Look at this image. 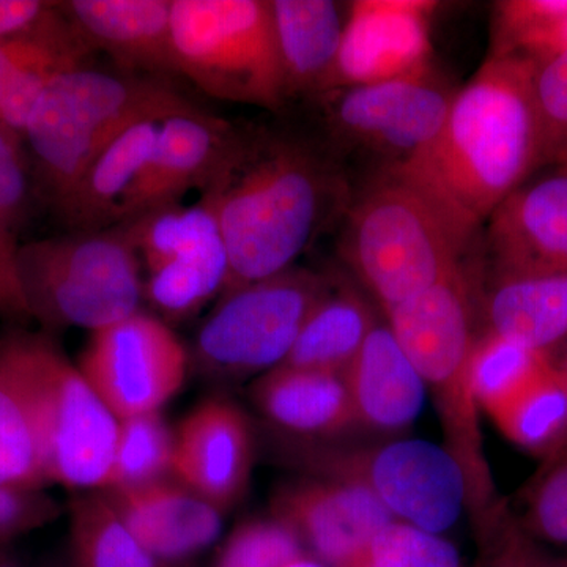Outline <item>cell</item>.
<instances>
[{
	"label": "cell",
	"mask_w": 567,
	"mask_h": 567,
	"mask_svg": "<svg viewBox=\"0 0 567 567\" xmlns=\"http://www.w3.org/2000/svg\"><path fill=\"white\" fill-rule=\"evenodd\" d=\"M59 2L0 0V40L25 35L43 28L58 13Z\"/></svg>",
	"instance_id": "cell-41"
},
{
	"label": "cell",
	"mask_w": 567,
	"mask_h": 567,
	"mask_svg": "<svg viewBox=\"0 0 567 567\" xmlns=\"http://www.w3.org/2000/svg\"><path fill=\"white\" fill-rule=\"evenodd\" d=\"M178 76L221 102L286 104L271 0H173Z\"/></svg>",
	"instance_id": "cell-8"
},
{
	"label": "cell",
	"mask_w": 567,
	"mask_h": 567,
	"mask_svg": "<svg viewBox=\"0 0 567 567\" xmlns=\"http://www.w3.org/2000/svg\"><path fill=\"white\" fill-rule=\"evenodd\" d=\"M331 292L333 284L327 276L293 265L223 295L196 336L197 368L223 379H244L276 368Z\"/></svg>",
	"instance_id": "cell-9"
},
{
	"label": "cell",
	"mask_w": 567,
	"mask_h": 567,
	"mask_svg": "<svg viewBox=\"0 0 567 567\" xmlns=\"http://www.w3.org/2000/svg\"><path fill=\"white\" fill-rule=\"evenodd\" d=\"M328 480L360 484L406 524L445 532L466 505L461 466L445 450L423 440H401L371 451H306L300 457Z\"/></svg>",
	"instance_id": "cell-10"
},
{
	"label": "cell",
	"mask_w": 567,
	"mask_h": 567,
	"mask_svg": "<svg viewBox=\"0 0 567 567\" xmlns=\"http://www.w3.org/2000/svg\"><path fill=\"white\" fill-rule=\"evenodd\" d=\"M503 567H524L522 565H516V566H503Z\"/></svg>",
	"instance_id": "cell-48"
},
{
	"label": "cell",
	"mask_w": 567,
	"mask_h": 567,
	"mask_svg": "<svg viewBox=\"0 0 567 567\" xmlns=\"http://www.w3.org/2000/svg\"><path fill=\"white\" fill-rule=\"evenodd\" d=\"M527 498V522L537 535L567 544V454L546 461Z\"/></svg>",
	"instance_id": "cell-37"
},
{
	"label": "cell",
	"mask_w": 567,
	"mask_h": 567,
	"mask_svg": "<svg viewBox=\"0 0 567 567\" xmlns=\"http://www.w3.org/2000/svg\"><path fill=\"white\" fill-rule=\"evenodd\" d=\"M358 424L398 431L412 424L424 402V382L390 327L375 324L342 372Z\"/></svg>",
	"instance_id": "cell-20"
},
{
	"label": "cell",
	"mask_w": 567,
	"mask_h": 567,
	"mask_svg": "<svg viewBox=\"0 0 567 567\" xmlns=\"http://www.w3.org/2000/svg\"><path fill=\"white\" fill-rule=\"evenodd\" d=\"M18 248L14 238L0 235V316L29 319L31 311L18 274Z\"/></svg>",
	"instance_id": "cell-42"
},
{
	"label": "cell",
	"mask_w": 567,
	"mask_h": 567,
	"mask_svg": "<svg viewBox=\"0 0 567 567\" xmlns=\"http://www.w3.org/2000/svg\"><path fill=\"white\" fill-rule=\"evenodd\" d=\"M162 122H142L107 144L55 207L69 230L114 226L123 196L151 158Z\"/></svg>",
	"instance_id": "cell-23"
},
{
	"label": "cell",
	"mask_w": 567,
	"mask_h": 567,
	"mask_svg": "<svg viewBox=\"0 0 567 567\" xmlns=\"http://www.w3.org/2000/svg\"><path fill=\"white\" fill-rule=\"evenodd\" d=\"M386 312L395 341L434 395L446 451L465 476L466 505L477 520H492L498 502L470 374L476 341L472 334L468 275L454 271Z\"/></svg>",
	"instance_id": "cell-6"
},
{
	"label": "cell",
	"mask_w": 567,
	"mask_h": 567,
	"mask_svg": "<svg viewBox=\"0 0 567 567\" xmlns=\"http://www.w3.org/2000/svg\"><path fill=\"white\" fill-rule=\"evenodd\" d=\"M70 514L74 567H158L130 535L106 496H82Z\"/></svg>",
	"instance_id": "cell-28"
},
{
	"label": "cell",
	"mask_w": 567,
	"mask_h": 567,
	"mask_svg": "<svg viewBox=\"0 0 567 567\" xmlns=\"http://www.w3.org/2000/svg\"><path fill=\"white\" fill-rule=\"evenodd\" d=\"M559 369H561L563 377H565L566 385H567V358H566V363H565V365H563V368H559Z\"/></svg>",
	"instance_id": "cell-47"
},
{
	"label": "cell",
	"mask_w": 567,
	"mask_h": 567,
	"mask_svg": "<svg viewBox=\"0 0 567 567\" xmlns=\"http://www.w3.org/2000/svg\"><path fill=\"white\" fill-rule=\"evenodd\" d=\"M550 363L546 352L487 333L473 347L470 358L477 405L495 415Z\"/></svg>",
	"instance_id": "cell-30"
},
{
	"label": "cell",
	"mask_w": 567,
	"mask_h": 567,
	"mask_svg": "<svg viewBox=\"0 0 567 567\" xmlns=\"http://www.w3.org/2000/svg\"><path fill=\"white\" fill-rule=\"evenodd\" d=\"M516 445L546 461L567 454V385L550 363L491 416Z\"/></svg>",
	"instance_id": "cell-26"
},
{
	"label": "cell",
	"mask_w": 567,
	"mask_h": 567,
	"mask_svg": "<svg viewBox=\"0 0 567 567\" xmlns=\"http://www.w3.org/2000/svg\"><path fill=\"white\" fill-rule=\"evenodd\" d=\"M227 257L223 241L193 256L182 257L153 271L144 282V297L171 319L189 317L226 284Z\"/></svg>",
	"instance_id": "cell-29"
},
{
	"label": "cell",
	"mask_w": 567,
	"mask_h": 567,
	"mask_svg": "<svg viewBox=\"0 0 567 567\" xmlns=\"http://www.w3.org/2000/svg\"><path fill=\"white\" fill-rule=\"evenodd\" d=\"M59 9L84 43L110 55L123 73L178 76L173 0H69Z\"/></svg>",
	"instance_id": "cell-18"
},
{
	"label": "cell",
	"mask_w": 567,
	"mask_h": 567,
	"mask_svg": "<svg viewBox=\"0 0 567 567\" xmlns=\"http://www.w3.org/2000/svg\"><path fill=\"white\" fill-rule=\"evenodd\" d=\"M533 71L527 58L492 54L454 95L435 140L394 167L473 233L540 169Z\"/></svg>",
	"instance_id": "cell-2"
},
{
	"label": "cell",
	"mask_w": 567,
	"mask_h": 567,
	"mask_svg": "<svg viewBox=\"0 0 567 567\" xmlns=\"http://www.w3.org/2000/svg\"><path fill=\"white\" fill-rule=\"evenodd\" d=\"M188 364L174 331L140 311L92 331L78 368L115 420L123 421L159 413L182 390Z\"/></svg>",
	"instance_id": "cell-12"
},
{
	"label": "cell",
	"mask_w": 567,
	"mask_h": 567,
	"mask_svg": "<svg viewBox=\"0 0 567 567\" xmlns=\"http://www.w3.org/2000/svg\"><path fill=\"white\" fill-rule=\"evenodd\" d=\"M174 434L159 413L118 421L106 487L110 492L148 486L173 473Z\"/></svg>",
	"instance_id": "cell-32"
},
{
	"label": "cell",
	"mask_w": 567,
	"mask_h": 567,
	"mask_svg": "<svg viewBox=\"0 0 567 567\" xmlns=\"http://www.w3.org/2000/svg\"><path fill=\"white\" fill-rule=\"evenodd\" d=\"M374 312L350 290L331 292L317 306L279 365L342 374L375 327Z\"/></svg>",
	"instance_id": "cell-25"
},
{
	"label": "cell",
	"mask_w": 567,
	"mask_h": 567,
	"mask_svg": "<svg viewBox=\"0 0 567 567\" xmlns=\"http://www.w3.org/2000/svg\"><path fill=\"white\" fill-rule=\"evenodd\" d=\"M240 130L204 110L173 115L159 125L151 158L123 196L115 224L181 204L192 189L203 193L218 173Z\"/></svg>",
	"instance_id": "cell-14"
},
{
	"label": "cell",
	"mask_w": 567,
	"mask_h": 567,
	"mask_svg": "<svg viewBox=\"0 0 567 567\" xmlns=\"http://www.w3.org/2000/svg\"><path fill=\"white\" fill-rule=\"evenodd\" d=\"M196 111L200 107L171 82L74 66L59 73L40 96L22 142L55 208L92 159L126 130Z\"/></svg>",
	"instance_id": "cell-4"
},
{
	"label": "cell",
	"mask_w": 567,
	"mask_h": 567,
	"mask_svg": "<svg viewBox=\"0 0 567 567\" xmlns=\"http://www.w3.org/2000/svg\"><path fill=\"white\" fill-rule=\"evenodd\" d=\"M301 558L300 537L284 522L251 520L235 528L216 567H287Z\"/></svg>",
	"instance_id": "cell-33"
},
{
	"label": "cell",
	"mask_w": 567,
	"mask_h": 567,
	"mask_svg": "<svg viewBox=\"0 0 567 567\" xmlns=\"http://www.w3.org/2000/svg\"><path fill=\"white\" fill-rule=\"evenodd\" d=\"M494 51L543 61L567 48V0L496 3Z\"/></svg>",
	"instance_id": "cell-31"
},
{
	"label": "cell",
	"mask_w": 567,
	"mask_h": 567,
	"mask_svg": "<svg viewBox=\"0 0 567 567\" xmlns=\"http://www.w3.org/2000/svg\"><path fill=\"white\" fill-rule=\"evenodd\" d=\"M435 7L427 0L353 2L327 93L427 71L429 21Z\"/></svg>",
	"instance_id": "cell-13"
},
{
	"label": "cell",
	"mask_w": 567,
	"mask_h": 567,
	"mask_svg": "<svg viewBox=\"0 0 567 567\" xmlns=\"http://www.w3.org/2000/svg\"><path fill=\"white\" fill-rule=\"evenodd\" d=\"M533 92L539 118L543 169L567 148V48L535 62Z\"/></svg>",
	"instance_id": "cell-34"
},
{
	"label": "cell",
	"mask_w": 567,
	"mask_h": 567,
	"mask_svg": "<svg viewBox=\"0 0 567 567\" xmlns=\"http://www.w3.org/2000/svg\"><path fill=\"white\" fill-rule=\"evenodd\" d=\"M121 226L147 265L148 274L223 241L215 216L200 203L156 208Z\"/></svg>",
	"instance_id": "cell-27"
},
{
	"label": "cell",
	"mask_w": 567,
	"mask_h": 567,
	"mask_svg": "<svg viewBox=\"0 0 567 567\" xmlns=\"http://www.w3.org/2000/svg\"><path fill=\"white\" fill-rule=\"evenodd\" d=\"M130 535L155 561H181L218 539L221 511L182 484L166 480L110 492Z\"/></svg>",
	"instance_id": "cell-19"
},
{
	"label": "cell",
	"mask_w": 567,
	"mask_h": 567,
	"mask_svg": "<svg viewBox=\"0 0 567 567\" xmlns=\"http://www.w3.org/2000/svg\"><path fill=\"white\" fill-rule=\"evenodd\" d=\"M17 264L31 317L51 330L96 331L140 312V254L121 224L20 246Z\"/></svg>",
	"instance_id": "cell-7"
},
{
	"label": "cell",
	"mask_w": 567,
	"mask_h": 567,
	"mask_svg": "<svg viewBox=\"0 0 567 567\" xmlns=\"http://www.w3.org/2000/svg\"><path fill=\"white\" fill-rule=\"evenodd\" d=\"M44 483L31 429L0 383V487L41 488Z\"/></svg>",
	"instance_id": "cell-36"
},
{
	"label": "cell",
	"mask_w": 567,
	"mask_h": 567,
	"mask_svg": "<svg viewBox=\"0 0 567 567\" xmlns=\"http://www.w3.org/2000/svg\"><path fill=\"white\" fill-rule=\"evenodd\" d=\"M365 557L377 567H461L457 550L450 543L395 522L375 536Z\"/></svg>",
	"instance_id": "cell-35"
},
{
	"label": "cell",
	"mask_w": 567,
	"mask_h": 567,
	"mask_svg": "<svg viewBox=\"0 0 567 567\" xmlns=\"http://www.w3.org/2000/svg\"><path fill=\"white\" fill-rule=\"evenodd\" d=\"M22 142L0 126V235L14 238L29 197Z\"/></svg>",
	"instance_id": "cell-39"
},
{
	"label": "cell",
	"mask_w": 567,
	"mask_h": 567,
	"mask_svg": "<svg viewBox=\"0 0 567 567\" xmlns=\"http://www.w3.org/2000/svg\"><path fill=\"white\" fill-rule=\"evenodd\" d=\"M559 567H567V566H559Z\"/></svg>",
	"instance_id": "cell-49"
},
{
	"label": "cell",
	"mask_w": 567,
	"mask_h": 567,
	"mask_svg": "<svg viewBox=\"0 0 567 567\" xmlns=\"http://www.w3.org/2000/svg\"><path fill=\"white\" fill-rule=\"evenodd\" d=\"M0 567H21V565L14 561V559L7 557V555H0Z\"/></svg>",
	"instance_id": "cell-44"
},
{
	"label": "cell",
	"mask_w": 567,
	"mask_h": 567,
	"mask_svg": "<svg viewBox=\"0 0 567 567\" xmlns=\"http://www.w3.org/2000/svg\"><path fill=\"white\" fill-rule=\"evenodd\" d=\"M74 35L76 31L58 7V13L43 28L25 35L0 40V99L22 66L37 61L52 48Z\"/></svg>",
	"instance_id": "cell-38"
},
{
	"label": "cell",
	"mask_w": 567,
	"mask_h": 567,
	"mask_svg": "<svg viewBox=\"0 0 567 567\" xmlns=\"http://www.w3.org/2000/svg\"><path fill=\"white\" fill-rule=\"evenodd\" d=\"M286 100L323 95L333 74L346 20L331 0H271Z\"/></svg>",
	"instance_id": "cell-21"
},
{
	"label": "cell",
	"mask_w": 567,
	"mask_h": 567,
	"mask_svg": "<svg viewBox=\"0 0 567 567\" xmlns=\"http://www.w3.org/2000/svg\"><path fill=\"white\" fill-rule=\"evenodd\" d=\"M486 316L488 333L547 353L567 338V274L495 279Z\"/></svg>",
	"instance_id": "cell-24"
},
{
	"label": "cell",
	"mask_w": 567,
	"mask_h": 567,
	"mask_svg": "<svg viewBox=\"0 0 567 567\" xmlns=\"http://www.w3.org/2000/svg\"><path fill=\"white\" fill-rule=\"evenodd\" d=\"M350 567H377L369 561L368 557L361 558L360 561L354 563L353 566Z\"/></svg>",
	"instance_id": "cell-45"
},
{
	"label": "cell",
	"mask_w": 567,
	"mask_h": 567,
	"mask_svg": "<svg viewBox=\"0 0 567 567\" xmlns=\"http://www.w3.org/2000/svg\"><path fill=\"white\" fill-rule=\"evenodd\" d=\"M287 567H323L322 565H319V563L312 561V559H306L301 557L300 559H297V561L292 563V565Z\"/></svg>",
	"instance_id": "cell-43"
},
{
	"label": "cell",
	"mask_w": 567,
	"mask_h": 567,
	"mask_svg": "<svg viewBox=\"0 0 567 567\" xmlns=\"http://www.w3.org/2000/svg\"><path fill=\"white\" fill-rule=\"evenodd\" d=\"M61 514V506L41 488L0 487V540L50 524Z\"/></svg>",
	"instance_id": "cell-40"
},
{
	"label": "cell",
	"mask_w": 567,
	"mask_h": 567,
	"mask_svg": "<svg viewBox=\"0 0 567 567\" xmlns=\"http://www.w3.org/2000/svg\"><path fill=\"white\" fill-rule=\"evenodd\" d=\"M252 462L251 425L227 399L200 402L174 434L173 475L216 509H229L244 498Z\"/></svg>",
	"instance_id": "cell-16"
},
{
	"label": "cell",
	"mask_w": 567,
	"mask_h": 567,
	"mask_svg": "<svg viewBox=\"0 0 567 567\" xmlns=\"http://www.w3.org/2000/svg\"><path fill=\"white\" fill-rule=\"evenodd\" d=\"M344 221L342 257L385 311L461 268L475 234L395 169L350 200Z\"/></svg>",
	"instance_id": "cell-3"
},
{
	"label": "cell",
	"mask_w": 567,
	"mask_h": 567,
	"mask_svg": "<svg viewBox=\"0 0 567 567\" xmlns=\"http://www.w3.org/2000/svg\"><path fill=\"white\" fill-rule=\"evenodd\" d=\"M252 399L271 423L305 436L342 434L358 424L342 374L276 365L252 388Z\"/></svg>",
	"instance_id": "cell-22"
},
{
	"label": "cell",
	"mask_w": 567,
	"mask_h": 567,
	"mask_svg": "<svg viewBox=\"0 0 567 567\" xmlns=\"http://www.w3.org/2000/svg\"><path fill=\"white\" fill-rule=\"evenodd\" d=\"M551 164H567V148H566V151H563L561 153H559L557 158H555L554 163H551Z\"/></svg>",
	"instance_id": "cell-46"
},
{
	"label": "cell",
	"mask_w": 567,
	"mask_h": 567,
	"mask_svg": "<svg viewBox=\"0 0 567 567\" xmlns=\"http://www.w3.org/2000/svg\"><path fill=\"white\" fill-rule=\"evenodd\" d=\"M48 567H54V566H48Z\"/></svg>",
	"instance_id": "cell-50"
},
{
	"label": "cell",
	"mask_w": 567,
	"mask_h": 567,
	"mask_svg": "<svg viewBox=\"0 0 567 567\" xmlns=\"http://www.w3.org/2000/svg\"><path fill=\"white\" fill-rule=\"evenodd\" d=\"M547 167L487 219L495 279L567 274V166Z\"/></svg>",
	"instance_id": "cell-15"
},
{
	"label": "cell",
	"mask_w": 567,
	"mask_h": 567,
	"mask_svg": "<svg viewBox=\"0 0 567 567\" xmlns=\"http://www.w3.org/2000/svg\"><path fill=\"white\" fill-rule=\"evenodd\" d=\"M200 196L226 251L223 295L293 267L352 200L344 169L327 145L267 130H240Z\"/></svg>",
	"instance_id": "cell-1"
},
{
	"label": "cell",
	"mask_w": 567,
	"mask_h": 567,
	"mask_svg": "<svg viewBox=\"0 0 567 567\" xmlns=\"http://www.w3.org/2000/svg\"><path fill=\"white\" fill-rule=\"evenodd\" d=\"M275 518L303 537L324 563L350 567L365 557L393 514L360 484L311 480L276 494Z\"/></svg>",
	"instance_id": "cell-17"
},
{
	"label": "cell",
	"mask_w": 567,
	"mask_h": 567,
	"mask_svg": "<svg viewBox=\"0 0 567 567\" xmlns=\"http://www.w3.org/2000/svg\"><path fill=\"white\" fill-rule=\"evenodd\" d=\"M0 383L31 429L47 483L106 487L118 421L61 347L43 334L3 339Z\"/></svg>",
	"instance_id": "cell-5"
},
{
	"label": "cell",
	"mask_w": 567,
	"mask_h": 567,
	"mask_svg": "<svg viewBox=\"0 0 567 567\" xmlns=\"http://www.w3.org/2000/svg\"><path fill=\"white\" fill-rule=\"evenodd\" d=\"M456 92L431 71L323 93L330 152L365 153L394 169L427 147L442 130Z\"/></svg>",
	"instance_id": "cell-11"
}]
</instances>
